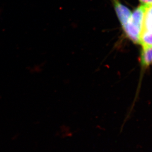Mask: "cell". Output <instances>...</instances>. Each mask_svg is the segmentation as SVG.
<instances>
[{"mask_svg": "<svg viewBox=\"0 0 152 152\" xmlns=\"http://www.w3.org/2000/svg\"><path fill=\"white\" fill-rule=\"evenodd\" d=\"M141 56L142 64L148 66L152 63V47L143 48Z\"/></svg>", "mask_w": 152, "mask_h": 152, "instance_id": "4", "label": "cell"}, {"mask_svg": "<svg viewBox=\"0 0 152 152\" xmlns=\"http://www.w3.org/2000/svg\"><path fill=\"white\" fill-rule=\"evenodd\" d=\"M144 4H152V0H139Z\"/></svg>", "mask_w": 152, "mask_h": 152, "instance_id": "5", "label": "cell"}, {"mask_svg": "<svg viewBox=\"0 0 152 152\" xmlns=\"http://www.w3.org/2000/svg\"><path fill=\"white\" fill-rule=\"evenodd\" d=\"M139 43L143 48L152 47V31L141 32L139 38Z\"/></svg>", "mask_w": 152, "mask_h": 152, "instance_id": "3", "label": "cell"}, {"mask_svg": "<svg viewBox=\"0 0 152 152\" xmlns=\"http://www.w3.org/2000/svg\"><path fill=\"white\" fill-rule=\"evenodd\" d=\"M150 31H152V4H144L141 32Z\"/></svg>", "mask_w": 152, "mask_h": 152, "instance_id": "2", "label": "cell"}, {"mask_svg": "<svg viewBox=\"0 0 152 152\" xmlns=\"http://www.w3.org/2000/svg\"><path fill=\"white\" fill-rule=\"evenodd\" d=\"M113 1L117 15L124 26L131 17L132 12L128 8L121 4L118 0H113Z\"/></svg>", "mask_w": 152, "mask_h": 152, "instance_id": "1", "label": "cell"}]
</instances>
